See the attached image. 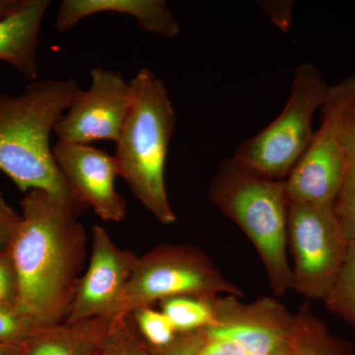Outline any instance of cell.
Masks as SVG:
<instances>
[{
    "mask_svg": "<svg viewBox=\"0 0 355 355\" xmlns=\"http://www.w3.org/2000/svg\"><path fill=\"white\" fill-rule=\"evenodd\" d=\"M99 13L130 16L144 31L162 38L173 39L180 33L179 23L164 0H64L58 8L55 29L67 31Z\"/></svg>",
    "mask_w": 355,
    "mask_h": 355,
    "instance_id": "13",
    "label": "cell"
},
{
    "mask_svg": "<svg viewBox=\"0 0 355 355\" xmlns=\"http://www.w3.org/2000/svg\"><path fill=\"white\" fill-rule=\"evenodd\" d=\"M112 318L62 322L44 328L30 342L28 355H88L100 345Z\"/></svg>",
    "mask_w": 355,
    "mask_h": 355,
    "instance_id": "16",
    "label": "cell"
},
{
    "mask_svg": "<svg viewBox=\"0 0 355 355\" xmlns=\"http://www.w3.org/2000/svg\"><path fill=\"white\" fill-rule=\"evenodd\" d=\"M91 85L77 89L73 101L55 128L58 139L90 144L118 142L132 109L133 90L121 72L102 67L89 71Z\"/></svg>",
    "mask_w": 355,
    "mask_h": 355,
    "instance_id": "8",
    "label": "cell"
},
{
    "mask_svg": "<svg viewBox=\"0 0 355 355\" xmlns=\"http://www.w3.org/2000/svg\"><path fill=\"white\" fill-rule=\"evenodd\" d=\"M114 355H142V354H139V352H135V349H125L123 350L121 354H116Z\"/></svg>",
    "mask_w": 355,
    "mask_h": 355,
    "instance_id": "29",
    "label": "cell"
},
{
    "mask_svg": "<svg viewBox=\"0 0 355 355\" xmlns=\"http://www.w3.org/2000/svg\"><path fill=\"white\" fill-rule=\"evenodd\" d=\"M9 247L18 282L16 310L36 328L62 323L83 277L88 237L79 218L89 209L42 190L25 193Z\"/></svg>",
    "mask_w": 355,
    "mask_h": 355,
    "instance_id": "1",
    "label": "cell"
},
{
    "mask_svg": "<svg viewBox=\"0 0 355 355\" xmlns=\"http://www.w3.org/2000/svg\"><path fill=\"white\" fill-rule=\"evenodd\" d=\"M161 311L171 322L178 334L202 330L214 319L212 300L179 296L161 301Z\"/></svg>",
    "mask_w": 355,
    "mask_h": 355,
    "instance_id": "18",
    "label": "cell"
},
{
    "mask_svg": "<svg viewBox=\"0 0 355 355\" xmlns=\"http://www.w3.org/2000/svg\"><path fill=\"white\" fill-rule=\"evenodd\" d=\"M40 331L18 313L15 305L0 304V343H30Z\"/></svg>",
    "mask_w": 355,
    "mask_h": 355,
    "instance_id": "21",
    "label": "cell"
},
{
    "mask_svg": "<svg viewBox=\"0 0 355 355\" xmlns=\"http://www.w3.org/2000/svg\"><path fill=\"white\" fill-rule=\"evenodd\" d=\"M350 243L335 205L291 203L287 246L293 257L292 289L309 300H324L340 277Z\"/></svg>",
    "mask_w": 355,
    "mask_h": 355,
    "instance_id": "7",
    "label": "cell"
},
{
    "mask_svg": "<svg viewBox=\"0 0 355 355\" xmlns=\"http://www.w3.org/2000/svg\"><path fill=\"white\" fill-rule=\"evenodd\" d=\"M209 195L256 248L275 295L286 294L292 289V270L287 259L289 200L284 181L263 176L233 156L219 165Z\"/></svg>",
    "mask_w": 355,
    "mask_h": 355,
    "instance_id": "4",
    "label": "cell"
},
{
    "mask_svg": "<svg viewBox=\"0 0 355 355\" xmlns=\"http://www.w3.org/2000/svg\"><path fill=\"white\" fill-rule=\"evenodd\" d=\"M345 153V173L335 210L349 243L355 242V74L331 86Z\"/></svg>",
    "mask_w": 355,
    "mask_h": 355,
    "instance_id": "15",
    "label": "cell"
},
{
    "mask_svg": "<svg viewBox=\"0 0 355 355\" xmlns=\"http://www.w3.org/2000/svg\"><path fill=\"white\" fill-rule=\"evenodd\" d=\"M289 347L291 355H347L308 303L294 313Z\"/></svg>",
    "mask_w": 355,
    "mask_h": 355,
    "instance_id": "17",
    "label": "cell"
},
{
    "mask_svg": "<svg viewBox=\"0 0 355 355\" xmlns=\"http://www.w3.org/2000/svg\"><path fill=\"white\" fill-rule=\"evenodd\" d=\"M130 314L140 335L156 349L169 345L178 335L171 322L162 311L153 309L151 306H144L137 308Z\"/></svg>",
    "mask_w": 355,
    "mask_h": 355,
    "instance_id": "20",
    "label": "cell"
},
{
    "mask_svg": "<svg viewBox=\"0 0 355 355\" xmlns=\"http://www.w3.org/2000/svg\"><path fill=\"white\" fill-rule=\"evenodd\" d=\"M17 296V275L8 249L0 254V304L15 305Z\"/></svg>",
    "mask_w": 355,
    "mask_h": 355,
    "instance_id": "22",
    "label": "cell"
},
{
    "mask_svg": "<svg viewBox=\"0 0 355 355\" xmlns=\"http://www.w3.org/2000/svg\"><path fill=\"white\" fill-rule=\"evenodd\" d=\"M330 89L317 67L300 65L282 113L268 127L245 140L234 157L263 176L286 181L314 137L313 116L323 108Z\"/></svg>",
    "mask_w": 355,
    "mask_h": 355,
    "instance_id": "5",
    "label": "cell"
},
{
    "mask_svg": "<svg viewBox=\"0 0 355 355\" xmlns=\"http://www.w3.org/2000/svg\"><path fill=\"white\" fill-rule=\"evenodd\" d=\"M205 343L202 330L178 334L171 343L166 345V355H200Z\"/></svg>",
    "mask_w": 355,
    "mask_h": 355,
    "instance_id": "25",
    "label": "cell"
},
{
    "mask_svg": "<svg viewBox=\"0 0 355 355\" xmlns=\"http://www.w3.org/2000/svg\"><path fill=\"white\" fill-rule=\"evenodd\" d=\"M137 259V254L119 247L106 229L93 225L87 268L65 321L118 316Z\"/></svg>",
    "mask_w": 355,
    "mask_h": 355,
    "instance_id": "10",
    "label": "cell"
},
{
    "mask_svg": "<svg viewBox=\"0 0 355 355\" xmlns=\"http://www.w3.org/2000/svg\"><path fill=\"white\" fill-rule=\"evenodd\" d=\"M132 109L116 142L120 177L139 202L160 223L177 220L166 190L165 169L176 113L162 79L141 69L130 80Z\"/></svg>",
    "mask_w": 355,
    "mask_h": 355,
    "instance_id": "3",
    "label": "cell"
},
{
    "mask_svg": "<svg viewBox=\"0 0 355 355\" xmlns=\"http://www.w3.org/2000/svg\"><path fill=\"white\" fill-rule=\"evenodd\" d=\"M345 159L335 102L329 93L319 130L286 178L289 205H335L345 180Z\"/></svg>",
    "mask_w": 355,
    "mask_h": 355,
    "instance_id": "11",
    "label": "cell"
},
{
    "mask_svg": "<svg viewBox=\"0 0 355 355\" xmlns=\"http://www.w3.org/2000/svg\"><path fill=\"white\" fill-rule=\"evenodd\" d=\"M275 355H291V347L288 349L282 350V352H279V354Z\"/></svg>",
    "mask_w": 355,
    "mask_h": 355,
    "instance_id": "30",
    "label": "cell"
},
{
    "mask_svg": "<svg viewBox=\"0 0 355 355\" xmlns=\"http://www.w3.org/2000/svg\"><path fill=\"white\" fill-rule=\"evenodd\" d=\"M200 355H245L234 343L223 338H205V343Z\"/></svg>",
    "mask_w": 355,
    "mask_h": 355,
    "instance_id": "26",
    "label": "cell"
},
{
    "mask_svg": "<svg viewBox=\"0 0 355 355\" xmlns=\"http://www.w3.org/2000/svg\"><path fill=\"white\" fill-rule=\"evenodd\" d=\"M243 295L202 250L191 245L161 244L137 259L118 316L179 296L214 300Z\"/></svg>",
    "mask_w": 355,
    "mask_h": 355,
    "instance_id": "6",
    "label": "cell"
},
{
    "mask_svg": "<svg viewBox=\"0 0 355 355\" xmlns=\"http://www.w3.org/2000/svg\"><path fill=\"white\" fill-rule=\"evenodd\" d=\"M214 319L202 329L205 338L234 343L245 355H275L288 349L294 313L277 299L242 303L235 296L212 300Z\"/></svg>",
    "mask_w": 355,
    "mask_h": 355,
    "instance_id": "9",
    "label": "cell"
},
{
    "mask_svg": "<svg viewBox=\"0 0 355 355\" xmlns=\"http://www.w3.org/2000/svg\"><path fill=\"white\" fill-rule=\"evenodd\" d=\"M268 19L282 32L291 30L294 2L291 0H263L258 4Z\"/></svg>",
    "mask_w": 355,
    "mask_h": 355,
    "instance_id": "24",
    "label": "cell"
},
{
    "mask_svg": "<svg viewBox=\"0 0 355 355\" xmlns=\"http://www.w3.org/2000/svg\"><path fill=\"white\" fill-rule=\"evenodd\" d=\"M30 343H0V355H28Z\"/></svg>",
    "mask_w": 355,
    "mask_h": 355,
    "instance_id": "27",
    "label": "cell"
},
{
    "mask_svg": "<svg viewBox=\"0 0 355 355\" xmlns=\"http://www.w3.org/2000/svg\"><path fill=\"white\" fill-rule=\"evenodd\" d=\"M78 88L73 78L37 79L22 94H0V171L23 193L42 190L83 202L58 168L50 144Z\"/></svg>",
    "mask_w": 355,
    "mask_h": 355,
    "instance_id": "2",
    "label": "cell"
},
{
    "mask_svg": "<svg viewBox=\"0 0 355 355\" xmlns=\"http://www.w3.org/2000/svg\"><path fill=\"white\" fill-rule=\"evenodd\" d=\"M324 303L327 309L355 327V242L350 243L340 277Z\"/></svg>",
    "mask_w": 355,
    "mask_h": 355,
    "instance_id": "19",
    "label": "cell"
},
{
    "mask_svg": "<svg viewBox=\"0 0 355 355\" xmlns=\"http://www.w3.org/2000/svg\"><path fill=\"white\" fill-rule=\"evenodd\" d=\"M26 3V0H0V20L6 19Z\"/></svg>",
    "mask_w": 355,
    "mask_h": 355,
    "instance_id": "28",
    "label": "cell"
},
{
    "mask_svg": "<svg viewBox=\"0 0 355 355\" xmlns=\"http://www.w3.org/2000/svg\"><path fill=\"white\" fill-rule=\"evenodd\" d=\"M53 153L67 183L96 216L106 222H120L127 217V202L114 186L120 176L114 155L90 144L60 139Z\"/></svg>",
    "mask_w": 355,
    "mask_h": 355,
    "instance_id": "12",
    "label": "cell"
},
{
    "mask_svg": "<svg viewBox=\"0 0 355 355\" xmlns=\"http://www.w3.org/2000/svg\"><path fill=\"white\" fill-rule=\"evenodd\" d=\"M21 214L9 205L0 188V254L10 247L21 223Z\"/></svg>",
    "mask_w": 355,
    "mask_h": 355,
    "instance_id": "23",
    "label": "cell"
},
{
    "mask_svg": "<svg viewBox=\"0 0 355 355\" xmlns=\"http://www.w3.org/2000/svg\"><path fill=\"white\" fill-rule=\"evenodd\" d=\"M50 3L49 0H26L17 12L0 20V60L30 81L38 78L40 34Z\"/></svg>",
    "mask_w": 355,
    "mask_h": 355,
    "instance_id": "14",
    "label": "cell"
}]
</instances>
